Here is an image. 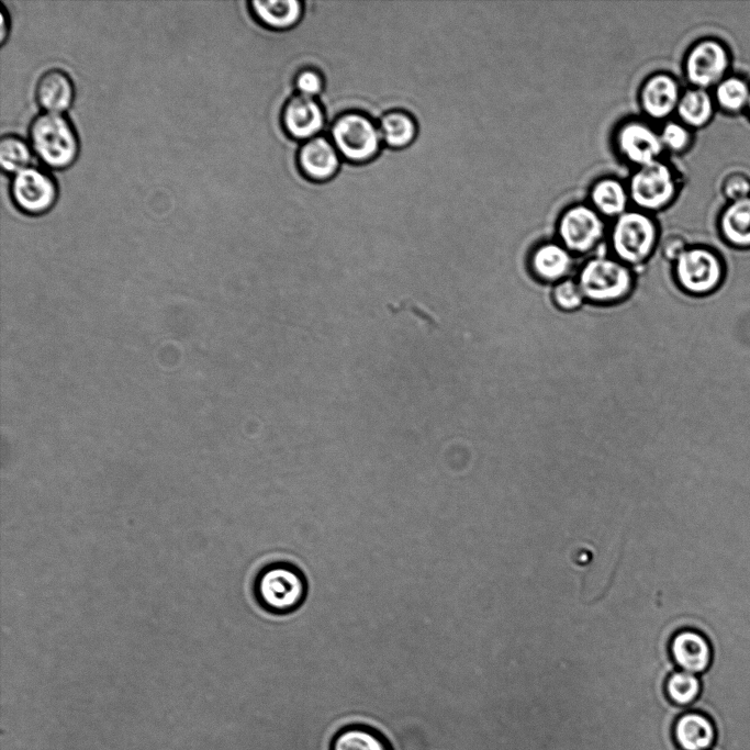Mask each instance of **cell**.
Listing matches in <instances>:
<instances>
[{
    "label": "cell",
    "instance_id": "obj_1",
    "mask_svg": "<svg viewBox=\"0 0 750 750\" xmlns=\"http://www.w3.org/2000/svg\"><path fill=\"white\" fill-rule=\"evenodd\" d=\"M253 592L257 604L267 613L287 615L305 601L307 582L303 572L288 561L265 564L256 574Z\"/></svg>",
    "mask_w": 750,
    "mask_h": 750
},
{
    "label": "cell",
    "instance_id": "obj_2",
    "mask_svg": "<svg viewBox=\"0 0 750 750\" xmlns=\"http://www.w3.org/2000/svg\"><path fill=\"white\" fill-rule=\"evenodd\" d=\"M30 145L38 159L53 169L74 164L79 141L71 122L60 113H42L30 125Z\"/></svg>",
    "mask_w": 750,
    "mask_h": 750
},
{
    "label": "cell",
    "instance_id": "obj_3",
    "mask_svg": "<svg viewBox=\"0 0 750 750\" xmlns=\"http://www.w3.org/2000/svg\"><path fill=\"white\" fill-rule=\"evenodd\" d=\"M612 250L627 266L646 262L659 242V227L652 214L629 209L614 221L609 232Z\"/></svg>",
    "mask_w": 750,
    "mask_h": 750
},
{
    "label": "cell",
    "instance_id": "obj_4",
    "mask_svg": "<svg viewBox=\"0 0 750 750\" xmlns=\"http://www.w3.org/2000/svg\"><path fill=\"white\" fill-rule=\"evenodd\" d=\"M678 287L692 296H706L717 291L725 281L723 257L707 246H689L673 262Z\"/></svg>",
    "mask_w": 750,
    "mask_h": 750
},
{
    "label": "cell",
    "instance_id": "obj_5",
    "mask_svg": "<svg viewBox=\"0 0 750 750\" xmlns=\"http://www.w3.org/2000/svg\"><path fill=\"white\" fill-rule=\"evenodd\" d=\"M578 283L584 299L594 303H615L629 295L634 275L629 266L616 258L597 256L581 268Z\"/></svg>",
    "mask_w": 750,
    "mask_h": 750
},
{
    "label": "cell",
    "instance_id": "obj_6",
    "mask_svg": "<svg viewBox=\"0 0 750 750\" xmlns=\"http://www.w3.org/2000/svg\"><path fill=\"white\" fill-rule=\"evenodd\" d=\"M627 186L634 208L649 214L669 208L679 192L678 176L662 158L634 169Z\"/></svg>",
    "mask_w": 750,
    "mask_h": 750
},
{
    "label": "cell",
    "instance_id": "obj_7",
    "mask_svg": "<svg viewBox=\"0 0 750 750\" xmlns=\"http://www.w3.org/2000/svg\"><path fill=\"white\" fill-rule=\"evenodd\" d=\"M331 136L339 155L357 164L374 158L382 142L379 126L358 112L339 115L332 125Z\"/></svg>",
    "mask_w": 750,
    "mask_h": 750
},
{
    "label": "cell",
    "instance_id": "obj_8",
    "mask_svg": "<svg viewBox=\"0 0 750 750\" xmlns=\"http://www.w3.org/2000/svg\"><path fill=\"white\" fill-rule=\"evenodd\" d=\"M557 235L572 255H585L604 239L606 222L587 202L573 203L561 212Z\"/></svg>",
    "mask_w": 750,
    "mask_h": 750
},
{
    "label": "cell",
    "instance_id": "obj_9",
    "mask_svg": "<svg viewBox=\"0 0 750 750\" xmlns=\"http://www.w3.org/2000/svg\"><path fill=\"white\" fill-rule=\"evenodd\" d=\"M613 144L618 156L634 169L661 159L664 152L659 130L641 117L620 122L613 133Z\"/></svg>",
    "mask_w": 750,
    "mask_h": 750
},
{
    "label": "cell",
    "instance_id": "obj_10",
    "mask_svg": "<svg viewBox=\"0 0 750 750\" xmlns=\"http://www.w3.org/2000/svg\"><path fill=\"white\" fill-rule=\"evenodd\" d=\"M10 194L15 206L27 215L48 212L58 197L57 183L45 170L30 166L13 175Z\"/></svg>",
    "mask_w": 750,
    "mask_h": 750
},
{
    "label": "cell",
    "instance_id": "obj_11",
    "mask_svg": "<svg viewBox=\"0 0 750 750\" xmlns=\"http://www.w3.org/2000/svg\"><path fill=\"white\" fill-rule=\"evenodd\" d=\"M730 59L725 45L713 38L695 43L684 58V75L694 87H716L727 74Z\"/></svg>",
    "mask_w": 750,
    "mask_h": 750
},
{
    "label": "cell",
    "instance_id": "obj_12",
    "mask_svg": "<svg viewBox=\"0 0 750 750\" xmlns=\"http://www.w3.org/2000/svg\"><path fill=\"white\" fill-rule=\"evenodd\" d=\"M679 81L664 71L649 75L638 91V102L645 119L650 122H667L676 112L682 96Z\"/></svg>",
    "mask_w": 750,
    "mask_h": 750
},
{
    "label": "cell",
    "instance_id": "obj_13",
    "mask_svg": "<svg viewBox=\"0 0 750 750\" xmlns=\"http://www.w3.org/2000/svg\"><path fill=\"white\" fill-rule=\"evenodd\" d=\"M282 122L291 137L309 141L316 137L325 124L322 105L315 98L302 94L293 96L286 104Z\"/></svg>",
    "mask_w": 750,
    "mask_h": 750
},
{
    "label": "cell",
    "instance_id": "obj_14",
    "mask_svg": "<svg viewBox=\"0 0 750 750\" xmlns=\"http://www.w3.org/2000/svg\"><path fill=\"white\" fill-rule=\"evenodd\" d=\"M671 654L682 671L704 674L713 662L709 640L702 633L685 629L678 633L671 642Z\"/></svg>",
    "mask_w": 750,
    "mask_h": 750
},
{
    "label": "cell",
    "instance_id": "obj_15",
    "mask_svg": "<svg viewBox=\"0 0 750 750\" xmlns=\"http://www.w3.org/2000/svg\"><path fill=\"white\" fill-rule=\"evenodd\" d=\"M301 171L309 179L325 181L332 178L340 165L339 153L333 142L316 136L303 143L298 154Z\"/></svg>",
    "mask_w": 750,
    "mask_h": 750
},
{
    "label": "cell",
    "instance_id": "obj_16",
    "mask_svg": "<svg viewBox=\"0 0 750 750\" xmlns=\"http://www.w3.org/2000/svg\"><path fill=\"white\" fill-rule=\"evenodd\" d=\"M672 736L680 750H710L716 741V727L708 715L690 709L678 716Z\"/></svg>",
    "mask_w": 750,
    "mask_h": 750
},
{
    "label": "cell",
    "instance_id": "obj_17",
    "mask_svg": "<svg viewBox=\"0 0 750 750\" xmlns=\"http://www.w3.org/2000/svg\"><path fill=\"white\" fill-rule=\"evenodd\" d=\"M605 220H616L630 208L628 186L613 176L597 178L590 187L586 201Z\"/></svg>",
    "mask_w": 750,
    "mask_h": 750
},
{
    "label": "cell",
    "instance_id": "obj_18",
    "mask_svg": "<svg viewBox=\"0 0 750 750\" xmlns=\"http://www.w3.org/2000/svg\"><path fill=\"white\" fill-rule=\"evenodd\" d=\"M573 267V255L559 242H545L537 245L529 256V268L534 276L544 282L558 283Z\"/></svg>",
    "mask_w": 750,
    "mask_h": 750
},
{
    "label": "cell",
    "instance_id": "obj_19",
    "mask_svg": "<svg viewBox=\"0 0 750 750\" xmlns=\"http://www.w3.org/2000/svg\"><path fill=\"white\" fill-rule=\"evenodd\" d=\"M35 98L46 112L61 114L71 107L75 99L71 78L58 68L45 71L37 80Z\"/></svg>",
    "mask_w": 750,
    "mask_h": 750
},
{
    "label": "cell",
    "instance_id": "obj_20",
    "mask_svg": "<svg viewBox=\"0 0 750 750\" xmlns=\"http://www.w3.org/2000/svg\"><path fill=\"white\" fill-rule=\"evenodd\" d=\"M719 232L729 246L750 248V197L729 203L719 217Z\"/></svg>",
    "mask_w": 750,
    "mask_h": 750
},
{
    "label": "cell",
    "instance_id": "obj_21",
    "mask_svg": "<svg viewBox=\"0 0 750 750\" xmlns=\"http://www.w3.org/2000/svg\"><path fill=\"white\" fill-rule=\"evenodd\" d=\"M256 19L273 30H288L299 23L303 14V2L299 0L250 1Z\"/></svg>",
    "mask_w": 750,
    "mask_h": 750
},
{
    "label": "cell",
    "instance_id": "obj_22",
    "mask_svg": "<svg viewBox=\"0 0 750 750\" xmlns=\"http://www.w3.org/2000/svg\"><path fill=\"white\" fill-rule=\"evenodd\" d=\"M714 102L707 90L692 87L682 92L675 113L689 128H699L712 120Z\"/></svg>",
    "mask_w": 750,
    "mask_h": 750
},
{
    "label": "cell",
    "instance_id": "obj_23",
    "mask_svg": "<svg viewBox=\"0 0 750 750\" xmlns=\"http://www.w3.org/2000/svg\"><path fill=\"white\" fill-rule=\"evenodd\" d=\"M379 131L382 141L389 147L404 148L416 136V123L413 116L404 111H390L381 117Z\"/></svg>",
    "mask_w": 750,
    "mask_h": 750
},
{
    "label": "cell",
    "instance_id": "obj_24",
    "mask_svg": "<svg viewBox=\"0 0 750 750\" xmlns=\"http://www.w3.org/2000/svg\"><path fill=\"white\" fill-rule=\"evenodd\" d=\"M331 750H392L376 730L365 726H349L333 739Z\"/></svg>",
    "mask_w": 750,
    "mask_h": 750
},
{
    "label": "cell",
    "instance_id": "obj_25",
    "mask_svg": "<svg viewBox=\"0 0 750 750\" xmlns=\"http://www.w3.org/2000/svg\"><path fill=\"white\" fill-rule=\"evenodd\" d=\"M702 693V680L698 675L676 671L665 682V694L669 701L676 707H690Z\"/></svg>",
    "mask_w": 750,
    "mask_h": 750
},
{
    "label": "cell",
    "instance_id": "obj_26",
    "mask_svg": "<svg viewBox=\"0 0 750 750\" xmlns=\"http://www.w3.org/2000/svg\"><path fill=\"white\" fill-rule=\"evenodd\" d=\"M750 86L739 76L725 77L716 87L714 101L729 113H736L748 107Z\"/></svg>",
    "mask_w": 750,
    "mask_h": 750
},
{
    "label": "cell",
    "instance_id": "obj_27",
    "mask_svg": "<svg viewBox=\"0 0 750 750\" xmlns=\"http://www.w3.org/2000/svg\"><path fill=\"white\" fill-rule=\"evenodd\" d=\"M32 147L22 137L7 134L0 139V165L7 173H18L32 161Z\"/></svg>",
    "mask_w": 750,
    "mask_h": 750
},
{
    "label": "cell",
    "instance_id": "obj_28",
    "mask_svg": "<svg viewBox=\"0 0 750 750\" xmlns=\"http://www.w3.org/2000/svg\"><path fill=\"white\" fill-rule=\"evenodd\" d=\"M664 150L680 154L686 150L692 142L691 128L680 121H667L659 130Z\"/></svg>",
    "mask_w": 750,
    "mask_h": 750
},
{
    "label": "cell",
    "instance_id": "obj_29",
    "mask_svg": "<svg viewBox=\"0 0 750 750\" xmlns=\"http://www.w3.org/2000/svg\"><path fill=\"white\" fill-rule=\"evenodd\" d=\"M551 296L556 306L567 312L578 310L584 301L578 281L569 278L555 284Z\"/></svg>",
    "mask_w": 750,
    "mask_h": 750
},
{
    "label": "cell",
    "instance_id": "obj_30",
    "mask_svg": "<svg viewBox=\"0 0 750 750\" xmlns=\"http://www.w3.org/2000/svg\"><path fill=\"white\" fill-rule=\"evenodd\" d=\"M721 190L731 202L748 198L750 197V178L745 173L734 172L724 179Z\"/></svg>",
    "mask_w": 750,
    "mask_h": 750
},
{
    "label": "cell",
    "instance_id": "obj_31",
    "mask_svg": "<svg viewBox=\"0 0 750 750\" xmlns=\"http://www.w3.org/2000/svg\"><path fill=\"white\" fill-rule=\"evenodd\" d=\"M295 88L299 94L315 98L324 88L321 74L314 69L301 70L295 78Z\"/></svg>",
    "mask_w": 750,
    "mask_h": 750
},
{
    "label": "cell",
    "instance_id": "obj_32",
    "mask_svg": "<svg viewBox=\"0 0 750 750\" xmlns=\"http://www.w3.org/2000/svg\"><path fill=\"white\" fill-rule=\"evenodd\" d=\"M686 240L679 235L668 236L661 244L662 256L669 261H675L686 249Z\"/></svg>",
    "mask_w": 750,
    "mask_h": 750
},
{
    "label": "cell",
    "instance_id": "obj_33",
    "mask_svg": "<svg viewBox=\"0 0 750 750\" xmlns=\"http://www.w3.org/2000/svg\"><path fill=\"white\" fill-rule=\"evenodd\" d=\"M0 16H1V32H0V36H1V43H3L4 40H5V36H7V32H8V26H7V24H5V21H7L8 18H7V15H5V8L3 7V4H2L1 11H0Z\"/></svg>",
    "mask_w": 750,
    "mask_h": 750
},
{
    "label": "cell",
    "instance_id": "obj_34",
    "mask_svg": "<svg viewBox=\"0 0 750 750\" xmlns=\"http://www.w3.org/2000/svg\"><path fill=\"white\" fill-rule=\"evenodd\" d=\"M747 109H748V111H749V115H750V99H749V103H748V107H747Z\"/></svg>",
    "mask_w": 750,
    "mask_h": 750
}]
</instances>
